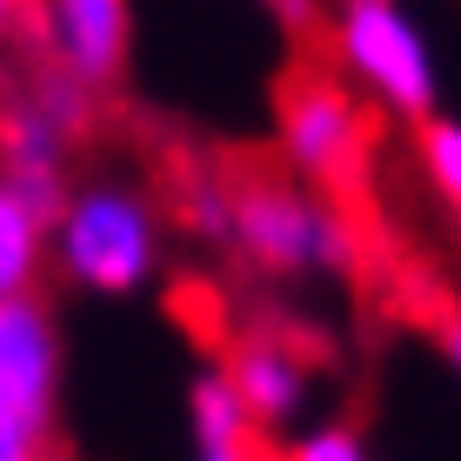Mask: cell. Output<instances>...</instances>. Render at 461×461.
Listing matches in <instances>:
<instances>
[{"label":"cell","mask_w":461,"mask_h":461,"mask_svg":"<svg viewBox=\"0 0 461 461\" xmlns=\"http://www.w3.org/2000/svg\"><path fill=\"white\" fill-rule=\"evenodd\" d=\"M41 461H68V455H60V448H54V441H47V455H41Z\"/></svg>","instance_id":"cell-14"},{"label":"cell","mask_w":461,"mask_h":461,"mask_svg":"<svg viewBox=\"0 0 461 461\" xmlns=\"http://www.w3.org/2000/svg\"><path fill=\"white\" fill-rule=\"evenodd\" d=\"M54 381H60V341L54 314L27 301H0V408L27 421L34 435L54 428Z\"/></svg>","instance_id":"cell-5"},{"label":"cell","mask_w":461,"mask_h":461,"mask_svg":"<svg viewBox=\"0 0 461 461\" xmlns=\"http://www.w3.org/2000/svg\"><path fill=\"white\" fill-rule=\"evenodd\" d=\"M281 148L301 167V181L321 187L335 208H368V161H375V114L355 101V87L321 60H294L275 81Z\"/></svg>","instance_id":"cell-1"},{"label":"cell","mask_w":461,"mask_h":461,"mask_svg":"<svg viewBox=\"0 0 461 461\" xmlns=\"http://www.w3.org/2000/svg\"><path fill=\"white\" fill-rule=\"evenodd\" d=\"M54 254L81 288L121 294L154 267V214L127 187H81L54 221Z\"/></svg>","instance_id":"cell-2"},{"label":"cell","mask_w":461,"mask_h":461,"mask_svg":"<svg viewBox=\"0 0 461 461\" xmlns=\"http://www.w3.org/2000/svg\"><path fill=\"white\" fill-rule=\"evenodd\" d=\"M47 248H54V228H47L21 194L0 187V301H27L41 288Z\"/></svg>","instance_id":"cell-7"},{"label":"cell","mask_w":461,"mask_h":461,"mask_svg":"<svg viewBox=\"0 0 461 461\" xmlns=\"http://www.w3.org/2000/svg\"><path fill=\"white\" fill-rule=\"evenodd\" d=\"M321 355L314 341H294L288 328L281 335H254V341H228V394L241 402V415L261 428V421H281L288 408L301 402V368Z\"/></svg>","instance_id":"cell-6"},{"label":"cell","mask_w":461,"mask_h":461,"mask_svg":"<svg viewBox=\"0 0 461 461\" xmlns=\"http://www.w3.org/2000/svg\"><path fill=\"white\" fill-rule=\"evenodd\" d=\"M281 461H368V455H361L355 428H321V435H308L294 455H281Z\"/></svg>","instance_id":"cell-9"},{"label":"cell","mask_w":461,"mask_h":461,"mask_svg":"<svg viewBox=\"0 0 461 461\" xmlns=\"http://www.w3.org/2000/svg\"><path fill=\"white\" fill-rule=\"evenodd\" d=\"M41 455H47V435H34L27 421H14L0 408V461H41Z\"/></svg>","instance_id":"cell-10"},{"label":"cell","mask_w":461,"mask_h":461,"mask_svg":"<svg viewBox=\"0 0 461 461\" xmlns=\"http://www.w3.org/2000/svg\"><path fill=\"white\" fill-rule=\"evenodd\" d=\"M27 7H34V0H0V41L27 27Z\"/></svg>","instance_id":"cell-12"},{"label":"cell","mask_w":461,"mask_h":461,"mask_svg":"<svg viewBox=\"0 0 461 461\" xmlns=\"http://www.w3.org/2000/svg\"><path fill=\"white\" fill-rule=\"evenodd\" d=\"M254 435H261V428H248L241 441H221V448H208V461H254Z\"/></svg>","instance_id":"cell-11"},{"label":"cell","mask_w":461,"mask_h":461,"mask_svg":"<svg viewBox=\"0 0 461 461\" xmlns=\"http://www.w3.org/2000/svg\"><path fill=\"white\" fill-rule=\"evenodd\" d=\"M415 161H421V181L435 187V201L461 221V127L428 114L415 127Z\"/></svg>","instance_id":"cell-8"},{"label":"cell","mask_w":461,"mask_h":461,"mask_svg":"<svg viewBox=\"0 0 461 461\" xmlns=\"http://www.w3.org/2000/svg\"><path fill=\"white\" fill-rule=\"evenodd\" d=\"M127 0H34L27 7V34L41 41V60L87 94L114 87L127 68Z\"/></svg>","instance_id":"cell-4"},{"label":"cell","mask_w":461,"mask_h":461,"mask_svg":"<svg viewBox=\"0 0 461 461\" xmlns=\"http://www.w3.org/2000/svg\"><path fill=\"white\" fill-rule=\"evenodd\" d=\"M435 335L448 341V355L461 361V308H448V314H441V321H435Z\"/></svg>","instance_id":"cell-13"},{"label":"cell","mask_w":461,"mask_h":461,"mask_svg":"<svg viewBox=\"0 0 461 461\" xmlns=\"http://www.w3.org/2000/svg\"><path fill=\"white\" fill-rule=\"evenodd\" d=\"M335 54L388 114H408L415 127L428 121V107H435V68H428V47L415 34V21L394 0H341L335 7Z\"/></svg>","instance_id":"cell-3"}]
</instances>
